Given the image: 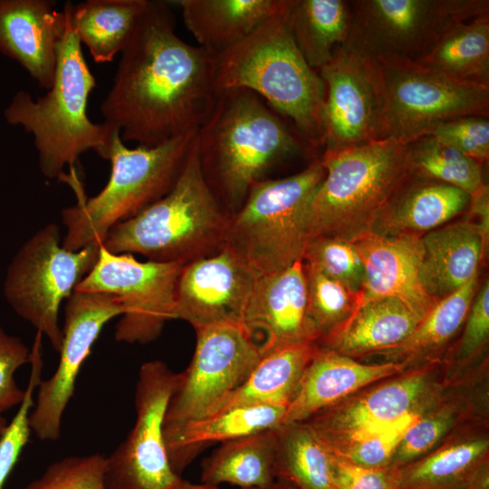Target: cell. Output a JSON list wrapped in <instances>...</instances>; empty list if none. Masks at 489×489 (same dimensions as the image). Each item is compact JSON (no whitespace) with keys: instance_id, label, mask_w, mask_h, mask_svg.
<instances>
[{"instance_id":"1","label":"cell","mask_w":489,"mask_h":489,"mask_svg":"<svg viewBox=\"0 0 489 489\" xmlns=\"http://www.w3.org/2000/svg\"><path fill=\"white\" fill-rule=\"evenodd\" d=\"M216 56L177 36L168 2L149 0L101 104L104 122L147 148L197 131L215 103Z\"/></svg>"},{"instance_id":"2","label":"cell","mask_w":489,"mask_h":489,"mask_svg":"<svg viewBox=\"0 0 489 489\" xmlns=\"http://www.w3.org/2000/svg\"><path fill=\"white\" fill-rule=\"evenodd\" d=\"M196 139L206 180L233 213L273 166L316 152L264 99L246 89L217 91Z\"/></svg>"},{"instance_id":"3","label":"cell","mask_w":489,"mask_h":489,"mask_svg":"<svg viewBox=\"0 0 489 489\" xmlns=\"http://www.w3.org/2000/svg\"><path fill=\"white\" fill-rule=\"evenodd\" d=\"M63 11L66 28L52 87L37 99L26 91H17L4 115L9 124L20 125L33 135L41 173L47 179L65 181V167L72 168L82 153L92 149L107 159L120 131L104 121L94 123L87 115L88 99L96 81L64 6Z\"/></svg>"},{"instance_id":"4","label":"cell","mask_w":489,"mask_h":489,"mask_svg":"<svg viewBox=\"0 0 489 489\" xmlns=\"http://www.w3.org/2000/svg\"><path fill=\"white\" fill-rule=\"evenodd\" d=\"M216 88L254 91L290 120L313 150L324 148V83L296 47L282 13L217 54Z\"/></svg>"},{"instance_id":"5","label":"cell","mask_w":489,"mask_h":489,"mask_svg":"<svg viewBox=\"0 0 489 489\" xmlns=\"http://www.w3.org/2000/svg\"><path fill=\"white\" fill-rule=\"evenodd\" d=\"M228 216L205 178L195 138L170 191L114 225L101 245L112 254L185 265L221 249Z\"/></svg>"},{"instance_id":"6","label":"cell","mask_w":489,"mask_h":489,"mask_svg":"<svg viewBox=\"0 0 489 489\" xmlns=\"http://www.w3.org/2000/svg\"><path fill=\"white\" fill-rule=\"evenodd\" d=\"M325 177L311 204L308 242L355 243L371 234L382 208L409 177L408 144L375 140L321 156Z\"/></svg>"},{"instance_id":"7","label":"cell","mask_w":489,"mask_h":489,"mask_svg":"<svg viewBox=\"0 0 489 489\" xmlns=\"http://www.w3.org/2000/svg\"><path fill=\"white\" fill-rule=\"evenodd\" d=\"M197 132L147 148L125 146L117 134L107 159L110 175L96 196L87 198L76 193L75 205L62 210L66 228L62 244L77 251L96 243L101 244L109 231L160 199L176 183L194 143Z\"/></svg>"},{"instance_id":"8","label":"cell","mask_w":489,"mask_h":489,"mask_svg":"<svg viewBox=\"0 0 489 489\" xmlns=\"http://www.w3.org/2000/svg\"><path fill=\"white\" fill-rule=\"evenodd\" d=\"M325 177L321 157L302 171L255 182L228 216L223 244L259 278L302 261L312 197Z\"/></svg>"},{"instance_id":"9","label":"cell","mask_w":489,"mask_h":489,"mask_svg":"<svg viewBox=\"0 0 489 489\" xmlns=\"http://www.w3.org/2000/svg\"><path fill=\"white\" fill-rule=\"evenodd\" d=\"M59 226L39 229L16 252L4 282V295L13 310L60 351L62 329L59 310L97 262L101 244L72 251L62 244Z\"/></svg>"},{"instance_id":"10","label":"cell","mask_w":489,"mask_h":489,"mask_svg":"<svg viewBox=\"0 0 489 489\" xmlns=\"http://www.w3.org/2000/svg\"><path fill=\"white\" fill-rule=\"evenodd\" d=\"M372 60L384 92L382 139L409 144L428 135L440 122L489 115V86L452 78L408 59Z\"/></svg>"},{"instance_id":"11","label":"cell","mask_w":489,"mask_h":489,"mask_svg":"<svg viewBox=\"0 0 489 489\" xmlns=\"http://www.w3.org/2000/svg\"><path fill=\"white\" fill-rule=\"evenodd\" d=\"M350 2L351 24L343 45L369 59L396 56L418 62L455 24L489 14L488 0Z\"/></svg>"},{"instance_id":"12","label":"cell","mask_w":489,"mask_h":489,"mask_svg":"<svg viewBox=\"0 0 489 489\" xmlns=\"http://www.w3.org/2000/svg\"><path fill=\"white\" fill-rule=\"evenodd\" d=\"M184 264L139 262L130 254H112L101 244L97 262L74 291L106 292L124 312L115 327L120 342L146 344L175 319L176 291Z\"/></svg>"},{"instance_id":"13","label":"cell","mask_w":489,"mask_h":489,"mask_svg":"<svg viewBox=\"0 0 489 489\" xmlns=\"http://www.w3.org/2000/svg\"><path fill=\"white\" fill-rule=\"evenodd\" d=\"M196 332L195 352L168 403L164 431L213 414L263 357L241 323L222 322Z\"/></svg>"},{"instance_id":"14","label":"cell","mask_w":489,"mask_h":489,"mask_svg":"<svg viewBox=\"0 0 489 489\" xmlns=\"http://www.w3.org/2000/svg\"><path fill=\"white\" fill-rule=\"evenodd\" d=\"M180 380L161 360L139 369L135 393L136 421L127 437L106 456L108 489H171L180 479L169 463L164 420Z\"/></svg>"},{"instance_id":"15","label":"cell","mask_w":489,"mask_h":489,"mask_svg":"<svg viewBox=\"0 0 489 489\" xmlns=\"http://www.w3.org/2000/svg\"><path fill=\"white\" fill-rule=\"evenodd\" d=\"M435 363L409 369L326 408L305 423L326 449L387 430L433 406L442 387Z\"/></svg>"},{"instance_id":"16","label":"cell","mask_w":489,"mask_h":489,"mask_svg":"<svg viewBox=\"0 0 489 489\" xmlns=\"http://www.w3.org/2000/svg\"><path fill=\"white\" fill-rule=\"evenodd\" d=\"M123 312L119 298L110 293L74 291L66 300L59 363L54 373L38 385L29 416L32 433L40 440L59 439L62 416L83 363L103 327Z\"/></svg>"},{"instance_id":"17","label":"cell","mask_w":489,"mask_h":489,"mask_svg":"<svg viewBox=\"0 0 489 489\" xmlns=\"http://www.w3.org/2000/svg\"><path fill=\"white\" fill-rule=\"evenodd\" d=\"M317 72L325 88L324 150L382 139L384 92L375 61L342 44Z\"/></svg>"},{"instance_id":"18","label":"cell","mask_w":489,"mask_h":489,"mask_svg":"<svg viewBox=\"0 0 489 489\" xmlns=\"http://www.w3.org/2000/svg\"><path fill=\"white\" fill-rule=\"evenodd\" d=\"M257 278L225 246L187 263L177 284L175 319L187 321L195 330L222 322L241 323Z\"/></svg>"},{"instance_id":"19","label":"cell","mask_w":489,"mask_h":489,"mask_svg":"<svg viewBox=\"0 0 489 489\" xmlns=\"http://www.w3.org/2000/svg\"><path fill=\"white\" fill-rule=\"evenodd\" d=\"M241 324L260 346L263 356L292 345L317 344L320 333L309 314L302 261L257 278Z\"/></svg>"},{"instance_id":"20","label":"cell","mask_w":489,"mask_h":489,"mask_svg":"<svg viewBox=\"0 0 489 489\" xmlns=\"http://www.w3.org/2000/svg\"><path fill=\"white\" fill-rule=\"evenodd\" d=\"M353 244L360 254L364 271L358 307L392 297L405 303L420 320L430 312L436 302L424 292L418 281L423 255L420 235L371 233Z\"/></svg>"},{"instance_id":"21","label":"cell","mask_w":489,"mask_h":489,"mask_svg":"<svg viewBox=\"0 0 489 489\" xmlns=\"http://www.w3.org/2000/svg\"><path fill=\"white\" fill-rule=\"evenodd\" d=\"M49 0H0V52L49 90L54 81L66 14Z\"/></svg>"},{"instance_id":"22","label":"cell","mask_w":489,"mask_h":489,"mask_svg":"<svg viewBox=\"0 0 489 489\" xmlns=\"http://www.w3.org/2000/svg\"><path fill=\"white\" fill-rule=\"evenodd\" d=\"M408 369L401 362L362 363L318 346L282 425L304 422L352 394Z\"/></svg>"},{"instance_id":"23","label":"cell","mask_w":489,"mask_h":489,"mask_svg":"<svg viewBox=\"0 0 489 489\" xmlns=\"http://www.w3.org/2000/svg\"><path fill=\"white\" fill-rule=\"evenodd\" d=\"M418 281L435 302L455 292L478 273L488 241L465 216L421 236Z\"/></svg>"},{"instance_id":"24","label":"cell","mask_w":489,"mask_h":489,"mask_svg":"<svg viewBox=\"0 0 489 489\" xmlns=\"http://www.w3.org/2000/svg\"><path fill=\"white\" fill-rule=\"evenodd\" d=\"M470 200L458 187L410 174L380 211L371 233L422 236L465 214Z\"/></svg>"},{"instance_id":"25","label":"cell","mask_w":489,"mask_h":489,"mask_svg":"<svg viewBox=\"0 0 489 489\" xmlns=\"http://www.w3.org/2000/svg\"><path fill=\"white\" fill-rule=\"evenodd\" d=\"M286 408L269 405L233 407L164 431L170 465L180 475L206 446L282 425Z\"/></svg>"},{"instance_id":"26","label":"cell","mask_w":489,"mask_h":489,"mask_svg":"<svg viewBox=\"0 0 489 489\" xmlns=\"http://www.w3.org/2000/svg\"><path fill=\"white\" fill-rule=\"evenodd\" d=\"M489 440L456 438L401 467L400 489H489Z\"/></svg>"},{"instance_id":"27","label":"cell","mask_w":489,"mask_h":489,"mask_svg":"<svg viewBox=\"0 0 489 489\" xmlns=\"http://www.w3.org/2000/svg\"><path fill=\"white\" fill-rule=\"evenodd\" d=\"M286 0H179L186 28L199 46L220 54L270 17L283 12Z\"/></svg>"},{"instance_id":"28","label":"cell","mask_w":489,"mask_h":489,"mask_svg":"<svg viewBox=\"0 0 489 489\" xmlns=\"http://www.w3.org/2000/svg\"><path fill=\"white\" fill-rule=\"evenodd\" d=\"M420 319L397 298L359 306L340 328L321 338L320 348L355 359L374 355L405 340Z\"/></svg>"},{"instance_id":"29","label":"cell","mask_w":489,"mask_h":489,"mask_svg":"<svg viewBox=\"0 0 489 489\" xmlns=\"http://www.w3.org/2000/svg\"><path fill=\"white\" fill-rule=\"evenodd\" d=\"M149 0L66 2L71 26L97 63L113 62L129 44Z\"/></svg>"},{"instance_id":"30","label":"cell","mask_w":489,"mask_h":489,"mask_svg":"<svg viewBox=\"0 0 489 489\" xmlns=\"http://www.w3.org/2000/svg\"><path fill=\"white\" fill-rule=\"evenodd\" d=\"M282 17L304 60L318 71L347 40L351 24L350 2L286 0Z\"/></svg>"},{"instance_id":"31","label":"cell","mask_w":489,"mask_h":489,"mask_svg":"<svg viewBox=\"0 0 489 489\" xmlns=\"http://www.w3.org/2000/svg\"><path fill=\"white\" fill-rule=\"evenodd\" d=\"M277 428L222 443L203 461V484L216 486L227 483L241 489H270L276 479Z\"/></svg>"},{"instance_id":"32","label":"cell","mask_w":489,"mask_h":489,"mask_svg":"<svg viewBox=\"0 0 489 489\" xmlns=\"http://www.w3.org/2000/svg\"><path fill=\"white\" fill-rule=\"evenodd\" d=\"M317 349L316 343L298 344L263 356L244 383L214 413L248 405L287 408L296 396Z\"/></svg>"},{"instance_id":"33","label":"cell","mask_w":489,"mask_h":489,"mask_svg":"<svg viewBox=\"0 0 489 489\" xmlns=\"http://www.w3.org/2000/svg\"><path fill=\"white\" fill-rule=\"evenodd\" d=\"M479 287V274L451 295L438 301L401 343L379 351L385 361L408 366L436 363L437 356L464 325Z\"/></svg>"},{"instance_id":"34","label":"cell","mask_w":489,"mask_h":489,"mask_svg":"<svg viewBox=\"0 0 489 489\" xmlns=\"http://www.w3.org/2000/svg\"><path fill=\"white\" fill-rule=\"evenodd\" d=\"M417 62L463 82L489 86V14L455 24Z\"/></svg>"},{"instance_id":"35","label":"cell","mask_w":489,"mask_h":489,"mask_svg":"<svg viewBox=\"0 0 489 489\" xmlns=\"http://www.w3.org/2000/svg\"><path fill=\"white\" fill-rule=\"evenodd\" d=\"M275 477L297 489H337L331 454L303 422L278 427Z\"/></svg>"},{"instance_id":"36","label":"cell","mask_w":489,"mask_h":489,"mask_svg":"<svg viewBox=\"0 0 489 489\" xmlns=\"http://www.w3.org/2000/svg\"><path fill=\"white\" fill-rule=\"evenodd\" d=\"M408 166L411 175L458 187L470 197L485 184L482 163L431 135L408 144Z\"/></svg>"},{"instance_id":"37","label":"cell","mask_w":489,"mask_h":489,"mask_svg":"<svg viewBox=\"0 0 489 489\" xmlns=\"http://www.w3.org/2000/svg\"><path fill=\"white\" fill-rule=\"evenodd\" d=\"M460 412L458 403L440 398L407 428L389 467L399 469L431 452L455 427Z\"/></svg>"},{"instance_id":"38","label":"cell","mask_w":489,"mask_h":489,"mask_svg":"<svg viewBox=\"0 0 489 489\" xmlns=\"http://www.w3.org/2000/svg\"><path fill=\"white\" fill-rule=\"evenodd\" d=\"M303 264L307 278L309 314L321 339L347 321L359 305L360 294L350 292L306 264Z\"/></svg>"},{"instance_id":"39","label":"cell","mask_w":489,"mask_h":489,"mask_svg":"<svg viewBox=\"0 0 489 489\" xmlns=\"http://www.w3.org/2000/svg\"><path fill=\"white\" fill-rule=\"evenodd\" d=\"M302 261L324 276L360 294L363 262L357 246L333 237H316L307 243Z\"/></svg>"},{"instance_id":"40","label":"cell","mask_w":489,"mask_h":489,"mask_svg":"<svg viewBox=\"0 0 489 489\" xmlns=\"http://www.w3.org/2000/svg\"><path fill=\"white\" fill-rule=\"evenodd\" d=\"M30 364L31 372L27 387L24 389V397L17 412L0 436V489L5 488L6 481L18 463L32 434L29 416L34 405V392L42 380L43 369L42 337L40 335L35 336L31 350Z\"/></svg>"},{"instance_id":"41","label":"cell","mask_w":489,"mask_h":489,"mask_svg":"<svg viewBox=\"0 0 489 489\" xmlns=\"http://www.w3.org/2000/svg\"><path fill=\"white\" fill-rule=\"evenodd\" d=\"M105 472L101 454L66 456L49 465L24 489H108Z\"/></svg>"},{"instance_id":"42","label":"cell","mask_w":489,"mask_h":489,"mask_svg":"<svg viewBox=\"0 0 489 489\" xmlns=\"http://www.w3.org/2000/svg\"><path fill=\"white\" fill-rule=\"evenodd\" d=\"M420 414L410 415L382 432L371 434L327 450L331 455L360 466L389 467L405 431Z\"/></svg>"},{"instance_id":"43","label":"cell","mask_w":489,"mask_h":489,"mask_svg":"<svg viewBox=\"0 0 489 489\" xmlns=\"http://www.w3.org/2000/svg\"><path fill=\"white\" fill-rule=\"evenodd\" d=\"M428 135L484 164L489 158V119L479 115L438 123Z\"/></svg>"},{"instance_id":"44","label":"cell","mask_w":489,"mask_h":489,"mask_svg":"<svg viewBox=\"0 0 489 489\" xmlns=\"http://www.w3.org/2000/svg\"><path fill=\"white\" fill-rule=\"evenodd\" d=\"M489 337V281L485 279L474 296L464 331L452 353L455 364L464 365L485 346Z\"/></svg>"},{"instance_id":"45","label":"cell","mask_w":489,"mask_h":489,"mask_svg":"<svg viewBox=\"0 0 489 489\" xmlns=\"http://www.w3.org/2000/svg\"><path fill=\"white\" fill-rule=\"evenodd\" d=\"M31 351L19 337L8 334L0 326V410L4 413L19 406L24 397L14 373L30 363Z\"/></svg>"},{"instance_id":"46","label":"cell","mask_w":489,"mask_h":489,"mask_svg":"<svg viewBox=\"0 0 489 489\" xmlns=\"http://www.w3.org/2000/svg\"><path fill=\"white\" fill-rule=\"evenodd\" d=\"M331 457L337 489H400L398 469L363 467L331 455Z\"/></svg>"},{"instance_id":"47","label":"cell","mask_w":489,"mask_h":489,"mask_svg":"<svg viewBox=\"0 0 489 489\" xmlns=\"http://www.w3.org/2000/svg\"><path fill=\"white\" fill-rule=\"evenodd\" d=\"M465 216L477 225L486 241L489 238V187L484 184L471 196Z\"/></svg>"},{"instance_id":"48","label":"cell","mask_w":489,"mask_h":489,"mask_svg":"<svg viewBox=\"0 0 489 489\" xmlns=\"http://www.w3.org/2000/svg\"><path fill=\"white\" fill-rule=\"evenodd\" d=\"M171 489H218L215 485H210L206 484H193L189 481L180 479ZM248 489H255V488H248Z\"/></svg>"},{"instance_id":"49","label":"cell","mask_w":489,"mask_h":489,"mask_svg":"<svg viewBox=\"0 0 489 489\" xmlns=\"http://www.w3.org/2000/svg\"><path fill=\"white\" fill-rule=\"evenodd\" d=\"M270 489H297L294 485H292L291 483L282 480V479H275Z\"/></svg>"},{"instance_id":"50","label":"cell","mask_w":489,"mask_h":489,"mask_svg":"<svg viewBox=\"0 0 489 489\" xmlns=\"http://www.w3.org/2000/svg\"><path fill=\"white\" fill-rule=\"evenodd\" d=\"M2 414L3 412L0 410V436H2L7 426L6 420L5 419V417H3Z\"/></svg>"}]
</instances>
